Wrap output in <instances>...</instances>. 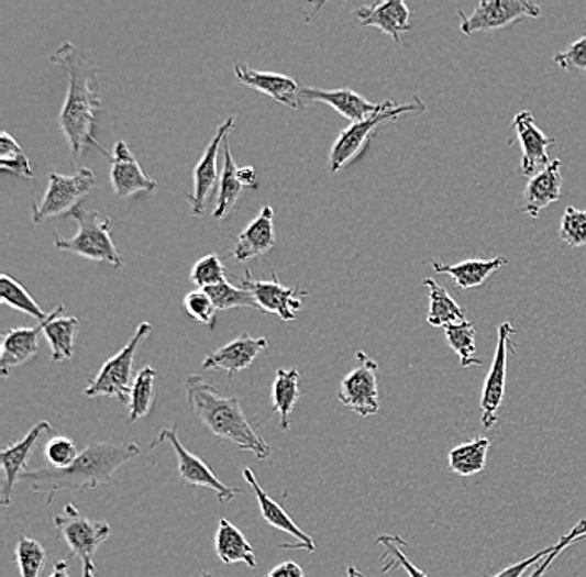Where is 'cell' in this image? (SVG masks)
<instances>
[{
	"mask_svg": "<svg viewBox=\"0 0 586 577\" xmlns=\"http://www.w3.org/2000/svg\"><path fill=\"white\" fill-rule=\"evenodd\" d=\"M51 60L63 67L69 79L66 102L58 112V126L69 142L74 162L82 157L90 145L109 155L93 137L96 113L102 109V82L92 55L80 51L73 42H64L52 54Z\"/></svg>",
	"mask_w": 586,
	"mask_h": 577,
	"instance_id": "obj_1",
	"label": "cell"
},
{
	"mask_svg": "<svg viewBox=\"0 0 586 577\" xmlns=\"http://www.w3.org/2000/svg\"><path fill=\"white\" fill-rule=\"evenodd\" d=\"M141 453V446L132 441H90L69 468L32 469L25 471L22 479L31 482L32 491L47 495V504H52L58 492H84L109 485L113 473Z\"/></svg>",
	"mask_w": 586,
	"mask_h": 577,
	"instance_id": "obj_2",
	"label": "cell"
},
{
	"mask_svg": "<svg viewBox=\"0 0 586 577\" xmlns=\"http://www.w3.org/2000/svg\"><path fill=\"white\" fill-rule=\"evenodd\" d=\"M186 395L190 413L196 414L213 436L230 441L241 452L254 453L261 462L272 455L270 444L245 417L241 398L225 397L200 375L187 376Z\"/></svg>",
	"mask_w": 586,
	"mask_h": 577,
	"instance_id": "obj_3",
	"label": "cell"
},
{
	"mask_svg": "<svg viewBox=\"0 0 586 577\" xmlns=\"http://www.w3.org/2000/svg\"><path fill=\"white\" fill-rule=\"evenodd\" d=\"M79 230L76 235L67 236L54 233V246L58 252L74 253L92 262L121 268L124 256L117 248L112 240V219H102L97 210H86L77 207L73 212Z\"/></svg>",
	"mask_w": 586,
	"mask_h": 577,
	"instance_id": "obj_4",
	"label": "cell"
},
{
	"mask_svg": "<svg viewBox=\"0 0 586 577\" xmlns=\"http://www.w3.org/2000/svg\"><path fill=\"white\" fill-rule=\"evenodd\" d=\"M425 109V103L419 96L413 97L412 102L403 103V106H397L394 100L382 102L377 113L362 120V122L350 123V126L340 132L339 137L333 142L332 151H330V171L336 174L350 162L355 160L371 144L375 132L384 123L397 122L405 113H423Z\"/></svg>",
	"mask_w": 586,
	"mask_h": 577,
	"instance_id": "obj_5",
	"label": "cell"
},
{
	"mask_svg": "<svg viewBox=\"0 0 586 577\" xmlns=\"http://www.w3.org/2000/svg\"><path fill=\"white\" fill-rule=\"evenodd\" d=\"M152 323L142 322L132 339L121 352L103 363L96 376L86 388L87 398H113L128 404L131 401L132 382H134V359L139 346L151 336Z\"/></svg>",
	"mask_w": 586,
	"mask_h": 577,
	"instance_id": "obj_6",
	"label": "cell"
},
{
	"mask_svg": "<svg viewBox=\"0 0 586 577\" xmlns=\"http://www.w3.org/2000/svg\"><path fill=\"white\" fill-rule=\"evenodd\" d=\"M54 524L69 546L70 554L82 559L84 576H96L93 557L100 544L109 540L112 533L110 524L82 517L73 502H69L60 514H55Z\"/></svg>",
	"mask_w": 586,
	"mask_h": 577,
	"instance_id": "obj_7",
	"label": "cell"
},
{
	"mask_svg": "<svg viewBox=\"0 0 586 577\" xmlns=\"http://www.w3.org/2000/svg\"><path fill=\"white\" fill-rule=\"evenodd\" d=\"M96 174L89 167L80 168L73 175L52 171L45 196L42 197L41 202L34 203L32 222L38 225L51 217L74 212L77 209V203L96 187Z\"/></svg>",
	"mask_w": 586,
	"mask_h": 577,
	"instance_id": "obj_8",
	"label": "cell"
},
{
	"mask_svg": "<svg viewBox=\"0 0 586 577\" xmlns=\"http://www.w3.org/2000/svg\"><path fill=\"white\" fill-rule=\"evenodd\" d=\"M456 15L460 19V31L472 35L500 31L523 19L540 18L542 9L530 0H482L472 14L458 11Z\"/></svg>",
	"mask_w": 586,
	"mask_h": 577,
	"instance_id": "obj_9",
	"label": "cell"
},
{
	"mask_svg": "<svg viewBox=\"0 0 586 577\" xmlns=\"http://www.w3.org/2000/svg\"><path fill=\"white\" fill-rule=\"evenodd\" d=\"M358 365L340 382L339 400L358 417H374L380 411L378 365L367 353H357Z\"/></svg>",
	"mask_w": 586,
	"mask_h": 577,
	"instance_id": "obj_10",
	"label": "cell"
},
{
	"mask_svg": "<svg viewBox=\"0 0 586 577\" xmlns=\"http://www.w3.org/2000/svg\"><path fill=\"white\" fill-rule=\"evenodd\" d=\"M164 443H170L174 447L177 463H179V475L186 485L194 486V488L210 489V491L215 492L219 502H230L237 498L239 492H241L237 488H232V486H226L225 482L220 481L215 473L202 459L197 458L184 446L183 441L179 440V434H177V428L172 426L162 430L151 447L155 450L158 444Z\"/></svg>",
	"mask_w": 586,
	"mask_h": 577,
	"instance_id": "obj_11",
	"label": "cell"
},
{
	"mask_svg": "<svg viewBox=\"0 0 586 577\" xmlns=\"http://www.w3.org/2000/svg\"><path fill=\"white\" fill-rule=\"evenodd\" d=\"M515 333L517 332L510 322H504L498 326L497 349L482 391L480 413L484 430H491L498 423V411L504 403L505 385H507L508 353L515 352V343L511 342Z\"/></svg>",
	"mask_w": 586,
	"mask_h": 577,
	"instance_id": "obj_12",
	"label": "cell"
},
{
	"mask_svg": "<svg viewBox=\"0 0 586 577\" xmlns=\"http://www.w3.org/2000/svg\"><path fill=\"white\" fill-rule=\"evenodd\" d=\"M241 287L251 291L258 310L277 314L281 322H294L297 311L303 308L300 298L309 295L302 288L284 287L277 275L272 280H255L248 270L241 278Z\"/></svg>",
	"mask_w": 586,
	"mask_h": 577,
	"instance_id": "obj_13",
	"label": "cell"
},
{
	"mask_svg": "<svg viewBox=\"0 0 586 577\" xmlns=\"http://www.w3.org/2000/svg\"><path fill=\"white\" fill-rule=\"evenodd\" d=\"M233 125H235V119L229 116L217 126V132L213 134L212 141H210L209 147L203 152L199 164L194 168V191L187 196V200L192 206L194 217H202L203 212H206L210 193H212L217 180H219L220 148L225 144Z\"/></svg>",
	"mask_w": 586,
	"mask_h": 577,
	"instance_id": "obj_14",
	"label": "cell"
},
{
	"mask_svg": "<svg viewBox=\"0 0 586 577\" xmlns=\"http://www.w3.org/2000/svg\"><path fill=\"white\" fill-rule=\"evenodd\" d=\"M515 138L508 142V145L515 141L521 145V165L520 171L524 177H533L539 174V168H545L550 164L549 147L555 144V138L549 137L540 131L537 125L535 116L530 110H521L513 119Z\"/></svg>",
	"mask_w": 586,
	"mask_h": 577,
	"instance_id": "obj_15",
	"label": "cell"
},
{
	"mask_svg": "<svg viewBox=\"0 0 586 577\" xmlns=\"http://www.w3.org/2000/svg\"><path fill=\"white\" fill-rule=\"evenodd\" d=\"M107 157L110 162V184L119 199H128L142 191L154 193L157 190V180L145 174L125 142H117L113 154Z\"/></svg>",
	"mask_w": 586,
	"mask_h": 577,
	"instance_id": "obj_16",
	"label": "cell"
},
{
	"mask_svg": "<svg viewBox=\"0 0 586 577\" xmlns=\"http://www.w3.org/2000/svg\"><path fill=\"white\" fill-rule=\"evenodd\" d=\"M52 426L48 421H38L19 443L11 444L5 447L4 452L0 453V463H2V486H0V504L9 508L12 504V496H14V488L19 479L25 473L29 459L34 453L35 446L41 441L42 434L51 431Z\"/></svg>",
	"mask_w": 586,
	"mask_h": 577,
	"instance_id": "obj_17",
	"label": "cell"
},
{
	"mask_svg": "<svg viewBox=\"0 0 586 577\" xmlns=\"http://www.w3.org/2000/svg\"><path fill=\"white\" fill-rule=\"evenodd\" d=\"M235 79L242 86L254 89L262 96L270 97L287 109H302V100H300L302 89L291 77L277 73H262V70L251 69L247 64H237Z\"/></svg>",
	"mask_w": 586,
	"mask_h": 577,
	"instance_id": "obj_18",
	"label": "cell"
},
{
	"mask_svg": "<svg viewBox=\"0 0 586 577\" xmlns=\"http://www.w3.org/2000/svg\"><path fill=\"white\" fill-rule=\"evenodd\" d=\"M268 340L265 336L244 335L232 340L226 345L220 346L215 352L206 356L202 363L203 371L209 369H222L229 373L230 379L235 378L239 373L247 369L255 362L258 355L267 348Z\"/></svg>",
	"mask_w": 586,
	"mask_h": 577,
	"instance_id": "obj_19",
	"label": "cell"
},
{
	"mask_svg": "<svg viewBox=\"0 0 586 577\" xmlns=\"http://www.w3.org/2000/svg\"><path fill=\"white\" fill-rule=\"evenodd\" d=\"M300 100H302V109L309 103H325L352 123L368 119L377 113L382 106V103L368 102L365 97L352 89L325 90L303 87Z\"/></svg>",
	"mask_w": 586,
	"mask_h": 577,
	"instance_id": "obj_20",
	"label": "cell"
},
{
	"mask_svg": "<svg viewBox=\"0 0 586 577\" xmlns=\"http://www.w3.org/2000/svg\"><path fill=\"white\" fill-rule=\"evenodd\" d=\"M244 479L251 486L252 491L255 492V498H257L258 508H261L262 518H264L265 523L270 524L275 530L290 534V536L299 541V544L287 547V550H300L307 551V553H313L317 550L313 537L309 536L306 531L300 530L296 521H294V518L275 499L270 498V495L262 488L261 482L257 481V476H255V473L251 468L244 469Z\"/></svg>",
	"mask_w": 586,
	"mask_h": 577,
	"instance_id": "obj_21",
	"label": "cell"
},
{
	"mask_svg": "<svg viewBox=\"0 0 586 577\" xmlns=\"http://www.w3.org/2000/svg\"><path fill=\"white\" fill-rule=\"evenodd\" d=\"M362 27H377L384 34L390 35L397 44L401 42V34L410 31V9L401 0H385L380 4L364 5L355 12Z\"/></svg>",
	"mask_w": 586,
	"mask_h": 577,
	"instance_id": "obj_22",
	"label": "cell"
},
{
	"mask_svg": "<svg viewBox=\"0 0 586 577\" xmlns=\"http://www.w3.org/2000/svg\"><path fill=\"white\" fill-rule=\"evenodd\" d=\"M562 162L555 158L543 170L533 175L524 187L523 212L537 219L543 209L562 199Z\"/></svg>",
	"mask_w": 586,
	"mask_h": 577,
	"instance_id": "obj_23",
	"label": "cell"
},
{
	"mask_svg": "<svg viewBox=\"0 0 586 577\" xmlns=\"http://www.w3.org/2000/svg\"><path fill=\"white\" fill-rule=\"evenodd\" d=\"M275 243H277V235H275L274 209L267 206L262 209L257 219L252 220L245 226L244 232L239 235L232 255L235 260L248 262L270 252Z\"/></svg>",
	"mask_w": 586,
	"mask_h": 577,
	"instance_id": "obj_24",
	"label": "cell"
},
{
	"mask_svg": "<svg viewBox=\"0 0 586 577\" xmlns=\"http://www.w3.org/2000/svg\"><path fill=\"white\" fill-rule=\"evenodd\" d=\"M44 329L45 320L32 329L9 330L2 335L0 375L5 378L12 368L24 365L38 352V336L44 333Z\"/></svg>",
	"mask_w": 586,
	"mask_h": 577,
	"instance_id": "obj_25",
	"label": "cell"
},
{
	"mask_svg": "<svg viewBox=\"0 0 586 577\" xmlns=\"http://www.w3.org/2000/svg\"><path fill=\"white\" fill-rule=\"evenodd\" d=\"M507 264L508 260L505 256H497L490 260H477L475 258V260L460 262L455 265L432 260L433 270L436 274L449 275L460 290H474V288L482 287V285L487 284L491 275L497 274Z\"/></svg>",
	"mask_w": 586,
	"mask_h": 577,
	"instance_id": "obj_26",
	"label": "cell"
},
{
	"mask_svg": "<svg viewBox=\"0 0 586 577\" xmlns=\"http://www.w3.org/2000/svg\"><path fill=\"white\" fill-rule=\"evenodd\" d=\"M66 307L58 304L48 313L45 320L44 335L51 345V359L54 363L67 362L73 358L76 333L79 329V320L76 317H60Z\"/></svg>",
	"mask_w": 586,
	"mask_h": 577,
	"instance_id": "obj_27",
	"label": "cell"
},
{
	"mask_svg": "<svg viewBox=\"0 0 586 577\" xmlns=\"http://www.w3.org/2000/svg\"><path fill=\"white\" fill-rule=\"evenodd\" d=\"M300 397V371L297 368L277 369L272 385V408L280 417V430H290L291 413Z\"/></svg>",
	"mask_w": 586,
	"mask_h": 577,
	"instance_id": "obj_28",
	"label": "cell"
},
{
	"mask_svg": "<svg viewBox=\"0 0 586 577\" xmlns=\"http://www.w3.org/2000/svg\"><path fill=\"white\" fill-rule=\"evenodd\" d=\"M215 551L223 564L244 563L252 569L257 567L254 547L248 543L244 533L233 526L230 521L220 520L215 534Z\"/></svg>",
	"mask_w": 586,
	"mask_h": 577,
	"instance_id": "obj_29",
	"label": "cell"
},
{
	"mask_svg": "<svg viewBox=\"0 0 586 577\" xmlns=\"http://www.w3.org/2000/svg\"><path fill=\"white\" fill-rule=\"evenodd\" d=\"M490 444L488 437L482 436L453 447L449 453L450 469L462 478H471L484 471Z\"/></svg>",
	"mask_w": 586,
	"mask_h": 577,
	"instance_id": "obj_30",
	"label": "cell"
},
{
	"mask_svg": "<svg viewBox=\"0 0 586 577\" xmlns=\"http://www.w3.org/2000/svg\"><path fill=\"white\" fill-rule=\"evenodd\" d=\"M423 287L429 288L430 308L429 314H427V323L430 326H435V329L443 326L445 329L452 323L465 322V313H463L460 304L450 297L446 288L440 287L432 278H425Z\"/></svg>",
	"mask_w": 586,
	"mask_h": 577,
	"instance_id": "obj_31",
	"label": "cell"
},
{
	"mask_svg": "<svg viewBox=\"0 0 586 577\" xmlns=\"http://www.w3.org/2000/svg\"><path fill=\"white\" fill-rule=\"evenodd\" d=\"M237 170L232 154H230L229 142H225L223 144V168L222 175H220L219 196H217L215 209H213V219H225L230 210L237 203L242 188H244L239 181Z\"/></svg>",
	"mask_w": 586,
	"mask_h": 577,
	"instance_id": "obj_32",
	"label": "cell"
},
{
	"mask_svg": "<svg viewBox=\"0 0 586 577\" xmlns=\"http://www.w3.org/2000/svg\"><path fill=\"white\" fill-rule=\"evenodd\" d=\"M155 378L157 371L152 366H144L132 382L131 401H129V423L134 424L141 418L151 414L154 404Z\"/></svg>",
	"mask_w": 586,
	"mask_h": 577,
	"instance_id": "obj_33",
	"label": "cell"
},
{
	"mask_svg": "<svg viewBox=\"0 0 586 577\" xmlns=\"http://www.w3.org/2000/svg\"><path fill=\"white\" fill-rule=\"evenodd\" d=\"M445 339L450 348L456 353L460 358L462 368L471 366H482V359L475 358L477 353V335H475V325L468 320L460 323H452L445 326Z\"/></svg>",
	"mask_w": 586,
	"mask_h": 577,
	"instance_id": "obj_34",
	"label": "cell"
},
{
	"mask_svg": "<svg viewBox=\"0 0 586 577\" xmlns=\"http://www.w3.org/2000/svg\"><path fill=\"white\" fill-rule=\"evenodd\" d=\"M0 300H2V303L14 308V310L22 311V313L34 318L38 323L47 320L48 313H45L41 304L31 297V293L15 278L9 277V275L0 277Z\"/></svg>",
	"mask_w": 586,
	"mask_h": 577,
	"instance_id": "obj_35",
	"label": "cell"
},
{
	"mask_svg": "<svg viewBox=\"0 0 586 577\" xmlns=\"http://www.w3.org/2000/svg\"><path fill=\"white\" fill-rule=\"evenodd\" d=\"M378 546H382L384 553H382V563H384V573L388 570L397 569L401 567L405 569V573L410 577H430L429 574L423 573L422 569L416 566L412 561L408 559L405 556L403 551L400 550V546H407L403 540L400 536H390V534H385L377 540Z\"/></svg>",
	"mask_w": 586,
	"mask_h": 577,
	"instance_id": "obj_36",
	"label": "cell"
},
{
	"mask_svg": "<svg viewBox=\"0 0 586 577\" xmlns=\"http://www.w3.org/2000/svg\"><path fill=\"white\" fill-rule=\"evenodd\" d=\"M45 559H47V553L41 543L27 536L19 540L15 546V563L21 570V577H41Z\"/></svg>",
	"mask_w": 586,
	"mask_h": 577,
	"instance_id": "obj_37",
	"label": "cell"
},
{
	"mask_svg": "<svg viewBox=\"0 0 586 577\" xmlns=\"http://www.w3.org/2000/svg\"><path fill=\"white\" fill-rule=\"evenodd\" d=\"M0 167L2 170L11 171L22 178H32L31 162L22 151L19 142L11 137L9 132L0 134Z\"/></svg>",
	"mask_w": 586,
	"mask_h": 577,
	"instance_id": "obj_38",
	"label": "cell"
},
{
	"mask_svg": "<svg viewBox=\"0 0 586 577\" xmlns=\"http://www.w3.org/2000/svg\"><path fill=\"white\" fill-rule=\"evenodd\" d=\"M206 291L212 298L217 311L232 310V308H254V310H258L251 291L242 287H233L229 281H223L217 287L207 288Z\"/></svg>",
	"mask_w": 586,
	"mask_h": 577,
	"instance_id": "obj_39",
	"label": "cell"
},
{
	"mask_svg": "<svg viewBox=\"0 0 586 577\" xmlns=\"http://www.w3.org/2000/svg\"><path fill=\"white\" fill-rule=\"evenodd\" d=\"M226 277L225 267L217 253H209L194 265L190 271V280L194 285L199 287V290H207V288L217 287L223 284Z\"/></svg>",
	"mask_w": 586,
	"mask_h": 577,
	"instance_id": "obj_40",
	"label": "cell"
},
{
	"mask_svg": "<svg viewBox=\"0 0 586 577\" xmlns=\"http://www.w3.org/2000/svg\"><path fill=\"white\" fill-rule=\"evenodd\" d=\"M560 240L572 248L586 245V210L568 207L560 223Z\"/></svg>",
	"mask_w": 586,
	"mask_h": 577,
	"instance_id": "obj_41",
	"label": "cell"
},
{
	"mask_svg": "<svg viewBox=\"0 0 586 577\" xmlns=\"http://www.w3.org/2000/svg\"><path fill=\"white\" fill-rule=\"evenodd\" d=\"M79 450L70 437L55 436L45 446V458L52 468L64 469L74 465L79 458Z\"/></svg>",
	"mask_w": 586,
	"mask_h": 577,
	"instance_id": "obj_42",
	"label": "cell"
},
{
	"mask_svg": "<svg viewBox=\"0 0 586 577\" xmlns=\"http://www.w3.org/2000/svg\"><path fill=\"white\" fill-rule=\"evenodd\" d=\"M556 66L562 67L565 73L572 74V76H582L586 73V32L585 35L578 38V41L570 44L565 51L556 52L555 57Z\"/></svg>",
	"mask_w": 586,
	"mask_h": 577,
	"instance_id": "obj_43",
	"label": "cell"
},
{
	"mask_svg": "<svg viewBox=\"0 0 586 577\" xmlns=\"http://www.w3.org/2000/svg\"><path fill=\"white\" fill-rule=\"evenodd\" d=\"M184 308L192 320L202 323V325L212 326L215 322L217 308L206 290L187 293V297L184 298Z\"/></svg>",
	"mask_w": 586,
	"mask_h": 577,
	"instance_id": "obj_44",
	"label": "cell"
},
{
	"mask_svg": "<svg viewBox=\"0 0 586 577\" xmlns=\"http://www.w3.org/2000/svg\"><path fill=\"white\" fill-rule=\"evenodd\" d=\"M578 541H586V520L579 521V523L576 524L566 536H563L562 540L559 541V544H556L555 551L550 553L549 556L543 557V559L537 564L535 569H533L527 577L545 576V573L549 570V567L552 566L553 561H555L566 547L572 546L573 543H578Z\"/></svg>",
	"mask_w": 586,
	"mask_h": 577,
	"instance_id": "obj_45",
	"label": "cell"
},
{
	"mask_svg": "<svg viewBox=\"0 0 586 577\" xmlns=\"http://www.w3.org/2000/svg\"><path fill=\"white\" fill-rule=\"evenodd\" d=\"M559 544V543H556ZM556 544H552V546L545 547V550L540 551V553L533 554V556L527 557V559L520 561V563L513 564V566L505 567L504 570H500V573L495 574V576L491 577H521L523 576L527 570L530 569V567L535 566V564H539L540 561L543 559V557L549 556L550 553H553L555 551Z\"/></svg>",
	"mask_w": 586,
	"mask_h": 577,
	"instance_id": "obj_46",
	"label": "cell"
},
{
	"mask_svg": "<svg viewBox=\"0 0 586 577\" xmlns=\"http://www.w3.org/2000/svg\"><path fill=\"white\" fill-rule=\"evenodd\" d=\"M265 577H306V570L294 561H287V563L278 564L274 569L268 570Z\"/></svg>",
	"mask_w": 586,
	"mask_h": 577,
	"instance_id": "obj_47",
	"label": "cell"
},
{
	"mask_svg": "<svg viewBox=\"0 0 586 577\" xmlns=\"http://www.w3.org/2000/svg\"><path fill=\"white\" fill-rule=\"evenodd\" d=\"M237 178L244 188L257 187V170L251 165H245L237 170Z\"/></svg>",
	"mask_w": 586,
	"mask_h": 577,
	"instance_id": "obj_48",
	"label": "cell"
},
{
	"mask_svg": "<svg viewBox=\"0 0 586 577\" xmlns=\"http://www.w3.org/2000/svg\"><path fill=\"white\" fill-rule=\"evenodd\" d=\"M48 577H70L69 563L67 561H57Z\"/></svg>",
	"mask_w": 586,
	"mask_h": 577,
	"instance_id": "obj_49",
	"label": "cell"
},
{
	"mask_svg": "<svg viewBox=\"0 0 586 577\" xmlns=\"http://www.w3.org/2000/svg\"><path fill=\"white\" fill-rule=\"evenodd\" d=\"M346 577H365L364 574L361 573V570L357 569L355 566H349V569H346Z\"/></svg>",
	"mask_w": 586,
	"mask_h": 577,
	"instance_id": "obj_50",
	"label": "cell"
},
{
	"mask_svg": "<svg viewBox=\"0 0 586 577\" xmlns=\"http://www.w3.org/2000/svg\"><path fill=\"white\" fill-rule=\"evenodd\" d=\"M202 577H212V576H210V573H207L206 570V573L202 574Z\"/></svg>",
	"mask_w": 586,
	"mask_h": 577,
	"instance_id": "obj_51",
	"label": "cell"
},
{
	"mask_svg": "<svg viewBox=\"0 0 586 577\" xmlns=\"http://www.w3.org/2000/svg\"><path fill=\"white\" fill-rule=\"evenodd\" d=\"M84 577H97V576H84Z\"/></svg>",
	"mask_w": 586,
	"mask_h": 577,
	"instance_id": "obj_52",
	"label": "cell"
}]
</instances>
